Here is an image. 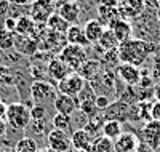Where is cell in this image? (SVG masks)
<instances>
[{
  "instance_id": "6da1fadb",
  "label": "cell",
  "mask_w": 160,
  "mask_h": 152,
  "mask_svg": "<svg viewBox=\"0 0 160 152\" xmlns=\"http://www.w3.org/2000/svg\"><path fill=\"white\" fill-rule=\"evenodd\" d=\"M117 53L120 63L141 67L146 63V59L152 53H155V43L142 38H130L127 42L120 43Z\"/></svg>"
},
{
  "instance_id": "7a4b0ae2",
  "label": "cell",
  "mask_w": 160,
  "mask_h": 152,
  "mask_svg": "<svg viewBox=\"0 0 160 152\" xmlns=\"http://www.w3.org/2000/svg\"><path fill=\"white\" fill-rule=\"evenodd\" d=\"M5 122L15 131H22L31 125V107L24 103H11L7 106Z\"/></svg>"
},
{
  "instance_id": "3957f363",
  "label": "cell",
  "mask_w": 160,
  "mask_h": 152,
  "mask_svg": "<svg viewBox=\"0 0 160 152\" xmlns=\"http://www.w3.org/2000/svg\"><path fill=\"white\" fill-rule=\"evenodd\" d=\"M29 94H31L34 104L45 106L47 103H55L58 91L47 80H34L31 84V88H29Z\"/></svg>"
},
{
  "instance_id": "277c9868",
  "label": "cell",
  "mask_w": 160,
  "mask_h": 152,
  "mask_svg": "<svg viewBox=\"0 0 160 152\" xmlns=\"http://www.w3.org/2000/svg\"><path fill=\"white\" fill-rule=\"evenodd\" d=\"M88 51L83 47H77V45H66L61 51H59V59L68 66L72 72H77L80 66H82L87 59H88Z\"/></svg>"
},
{
  "instance_id": "5b68a950",
  "label": "cell",
  "mask_w": 160,
  "mask_h": 152,
  "mask_svg": "<svg viewBox=\"0 0 160 152\" xmlns=\"http://www.w3.org/2000/svg\"><path fill=\"white\" fill-rule=\"evenodd\" d=\"M130 110H131L130 104H127L122 99H115L109 104L108 109L101 112V117L104 122L106 120H115L120 123H125V122H130Z\"/></svg>"
},
{
  "instance_id": "8992f818",
  "label": "cell",
  "mask_w": 160,
  "mask_h": 152,
  "mask_svg": "<svg viewBox=\"0 0 160 152\" xmlns=\"http://www.w3.org/2000/svg\"><path fill=\"white\" fill-rule=\"evenodd\" d=\"M87 82L80 77L77 72H72L71 75H68L64 80H61L59 84L56 85V90L59 94H68V96H72V98H77L80 94V91L83 90Z\"/></svg>"
},
{
  "instance_id": "52a82bcc",
  "label": "cell",
  "mask_w": 160,
  "mask_h": 152,
  "mask_svg": "<svg viewBox=\"0 0 160 152\" xmlns=\"http://www.w3.org/2000/svg\"><path fill=\"white\" fill-rule=\"evenodd\" d=\"M47 144L55 152H69L72 149L71 134L62 130H50L47 134Z\"/></svg>"
},
{
  "instance_id": "ba28073f",
  "label": "cell",
  "mask_w": 160,
  "mask_h": 152,
  "mask_svg": "<svg viewBox=\"0 0 160 152\" xmlns=\"http://www.w3.org/2000/svg\"><path fill=\"white\" fill-rule=\"evenodd\" d=\"M115 74H117V79L127 87H138V84L141 82V77H142L141 67L131 66V64H123V63L118 64Z\"/></svg>"
},
{
  "instance_id": "9c48e42d",
  "label": "cell",
  "mask_w": 160,
  "mask_h": 152,
  "mask_svg": "<svg viewBox=\"0 0 160 152\" xmlns=\"http://www.w3.org/2000/svg\"><path fill=\"white\" fill-rule=\"evenodd\" d=\"M55 11V5L53 0H34L31 5V18L37 23V24H47L48 18L53 15Z\"/></svg>"
},
{
  "instance_id": "30bf717a",
  "label": "cell",
  "mask_w": 160,
  "mask_h": 152,
  "mask_svg": "<svg viewBox=\"0 0 160 152\" xmlns=\"http://www.w3.org/2000/svg\"><path fill=\"white\" fill-rule=\"evenodd\" d=\"M141 143L148 144L154 150L160 147V122L151 120L144 123L141 130Z\"/></svg>"
},
{
  "instance_id": "8fae6325",
  "label": "cell",
  "mask_w": 160,
  "mask_h": 152,
  "mask_svg": "<svg viewBox=\"0 0 160 152\" xmlns=\"http://www.w3.org/2000/svg\"><path fill=\"white\" fill-rule=\"evenodd\" d=\"M141 139L136 133L123 131L117 139L114 141V152H136L139 147Z\"/></svg>"
},
{
  "instance_id": "7c38bea8",
  "label": "cell",
  "mask_w": 160,
  "mask_h": 152,
  "mask_svg": "<svg viewBox=\"0 0 160 152\" xmlns=\"http://www.w3.org/2000/svg\"><path fill=\"white\" fill-rule=\"evenodd\" d=\"M71 74H72V71L59 58H53L47 64V75H48V79L53 82V84H56V85L59 84L61 80H64L68 75H71Z\"/></svg>"
},
{
  "instance_id": "4fadbf2b",
  "label": "cell",
  "mask_w": 160,
  "mask_h": 152,
  "mask_svg": "<svg viewBox=\"0 0 160 152\" xmlns=\"http://www.w3.org/2000/svg\"><path fill=\"white\" fill-rule=\"evenodd\" d=\"M146 8L144 0H122L118 5V11L123 19H133L142 15Z\"/></svg>"
},
{
  "instance_id": "5bb4252c",
  "label": "cell",
  "mask_w": 160,
  "mask_h": 152,
  "mask_svg": "<svg viewBox=\"0 0 160 152\" xmlns=\"http://www.w3.org/2000/svg\"><path fill=\"white\" fill-rule=\"evenodd\" d=\"M53 107L56 109L58 114H64V115L72 117V114H75L77 109H78V101H77V98H72V96L58 93L55 103H53Z\"/></svg>"
},
{
  "instance_id": "9a60e30c",
  "label": "cell",
  "mask_w": 160,
  "mask_h": 152,
  "mask_svg": "<svg viewBox=\"0 0 160 152\" xmlns=\"http://www.w3.org/2000/svg\"><path fill=\"white\" fill-rule=\"evenodd\" d=\"M15 50L18 54H22V56H34L38 51V42L35 37L16 35L15 37Z\"/></svg>"
},
{
  "instance_id": "2e32d148",
  "label": "cell",
  "mask_w": 160,
  "mask_h": 152,
  "mask_svg": "<svg viewBox=\"0 0 160 152\" xmlns=\"http://www.w3.org/2000/svg\"><path fill=\"white\" fill-rule=\"evenodd\" d=\"M106 29H108V27H106L99 19H88L83 26V32H85V37L90 42V45H96Z\"/></svg>"
},
{
  "instance_id": "e0dca14e",
  "label": "cell",
  "mask_w": 160,
  "mask_h": 152,
  "mask_svg": "<svg viewBox=\"0 0 160 152\" xmlns=\"http://www.w3.org/2000/svg\"><path fill=\"white\" fill-rule=\"evenodd\" d=\"M56 13L61 18H64L69 24H77V21L80 19V13H82V10H80L78 3L72 2V0H66V2H62L59 5Z\"/></svg>"
},
{
  "instance_id": "ac0fdd59",
  "label": "cell",
  "mask_w": 160,
  "mask_h": 152,
  "mask_svg": "<svg viewBox=\"0 0 160 152\" xmlns=\"http://www.w3.org/2000/svg\"><path fill=\"white\" fill-rule=\"evenodd\" d=\"M102 71V67H101V63L99 59L96 58H88L82 66H80V69L77 71V74L82 77L85 82H93Z\"/></svg>"
},
{
  "instance_id": "d6986e66",
  "label": "cell",
  "mask_w": 160,
  "mask_h": 152,
  "mask_svg": "<svg viewBox=\"0 0 160 152\" xmlns=\"http://www.w3.org/2000/svg\"><path fill=\"white\" fill-rule=\"evenodd\" d=\"M64 37H66V43L68 45H77V47H83V48L90 45V42L85 37L83 27H80L78 24H71V27L68 29Z\"/></svg>"
},
{
  "instance_id": "ffe728a7",
  "label": "cell",
  "mask_w": 160,
  "mask_h": 152,
  "mask_svg": "<svg viewBox=\"0 0 160 152\" xmlns=\"http://www.w3.org/2000/svg\"><path fill=\"white\" fill-rule=\"evenodd\" d=\"M37 27H38V24L31 16L24 15V16H19L18 21H16V31H15V34L16 35H22V37H35Z\"/></svg>"
},
{
  "instance_id": "44dd1931",
  "label": "cell",
  "mask_w": 160,
  "mask_h": 152,
  "mask_svg": "<svg viewBox=\"0 0 160 152\" xmlns=\"http://www.w3.org/2000/svg\"><path fill=\"white\" fill-rule=\"evenodd\" d=\"M71 143L74 149H80V150H87L90 152L91 144H93V138L83 130V128H77L71 133Z\"/></svg>"
},
{
  "instance_id": "7402d4cb",
  "label": "cell",
  "mask_w": 160,
  "mask_h": 152,
  "mask_svg": "<svg viewBox=\"0 0 160 152\" xmlns=\"http://www.w3.org/2000/svg\"><path fill=\"white\" fill-rule=\"evenodd\" d=\"M109 29L114 32V35L117 37V40L120 43L127 42V40L131 38V34H133V27L131 24L127 21V19H118L117 23H114Z\"/></svg>"
},
{
  "instance_id": "603a6c76",
  "label": "cell",
  "mask_w": 160,
  "mask_h": 152,
  "mask_svg": "<svg viewBox=\"0 0 160 152\" xmlns=\"http://www.w3.org/2000/svg\"><path fill=\"white\" fill-rule=\"evenodd\" d=\"M47 29L56 32V34H61V35H66V32H68V29L71 27V24L66 21L64 18H61L58 13H53V15L48 18L47 24H45Z\"/></svg>"
},
{
  "instance_id": "cb8c5ba5",
  "label": "cell",
  "mask_w": 160,
  "mask_h": 152,
  "mask_svg": "<svg viewBox=\"0 0 160 152\" xmlns=\"http://www.w3.org/2000/svg\"><path fill=\"white\" fill-rule=\"evenodd\" d=\"M102 136L108 138L111 141H115L117 138L123 133V123L115 122V120H106L102 123V130H101Z\"/></svg>"
},
{
  "instance_id": "d4e9b609",
  "label": "cell",
  "mask_w": 160,
  "mask_h": 152,
  "mask_svg": "<svg viewBox=\"0 0 160 152\" xmlns=\"http://www.w3.org/2000/svg\"><path fill=\"white\" fill-rule=\"evenodd\" d=\"M98 45H99L104 51H115V50H118L120 42L117 40V37L114 35V32H112L111 29H106L104 34H102V37L99 38Z\"/></svg>"
},
{
  "instance_id": "484cf974",
  "label": "cell",
  "mask_w": 160,
  "mask_h": 152,
  "mask_svg": "<svg viewBox=\"0 0 160 152\" xmlns=\"http://www.w3.org/2000/svg\"><path fill=\"white\" fill-rule=\"evenodd\" d=\"M15 37H16L15 32L5 29L3 26L0 27V50L2 51L15 50Z\"/></svg>"
},
{
  "instance_id": "4316f807",
  "label": "cell",
  "mask_w": 160,
  "mask_h": 152,
  "mask_svg": "<svg viewBox=\"0 0 160 152\" xmlns=\"http://www.w3.org/2000/svg\"><path fill=\"white\" fill-rule=\"evenodd\" d=\"M15 152H37L38 150V144L32 136H24L21 139H18V143L15 144Z\"/></svg>"
},
{
  "instance_id": "83f0119b",
  "label": "cell",
  "mask_w": 160,
  "mask_h": 152,
  "mask_svg": "<svg viewBox=\"0 0 160 152\" xmlns=\"http://www.w3.org/2000/svg\"><path fill=\"white\" fill-rule=\"evenodd\" d=\"M51 125L55 130H62V131H69L72 127V119L69 115L64 114H55V117L51 119Z\"/></svg>"
},
{
  "instance_id": "f1b7e54d",
  "label": "cell",
  "mask_w": 160,
  "mask_h": 152,
  "mask_svg": "<svg viewBox=\"0 0 160 152\" xmlns=\"http://www.w3.org/2000/svg\"><path fill=\"white\" fill-rule=\"evenodd\" d=\"M90 152H114V141L104 136H99L98 139L93 141Z\"/></svg>"
},
{
  "instance_id": "f546056e",
  "label": "cell",
  "mask_w": 160,
  "mask_h": 152,
  "mask_svg": "<svg viewBox=\"0 0 160 152\" xmlns=\"http://www.w3.org/2000/svg\"><path fill=\"white\" fill-rule=\"evenodd\" d=\"M28 128H29V131H31L32 134H37V136L48 134V127H47V122H45V120H40V122L32 120L31 125H29Z\"/></svg>"
},
{
  "instance_id": "4dcf8cb0",
  "label": "cell",
  "mask_w": 160,
  "mask_h": 152,
  "mask_svg": "<svg viewBox=\"0 0 160 152\" xmlns=\"http://www.w3.org/2000/svg\"><path fill=\"white\" fill-rule=\"evenodd\" d=\"M47 117V107L42 106V104H34L31 107V119L35 120V122H40V120H45Z\"/></svg>"
},
{
  "instance_id": "1f68e13d",
  "label": "cell",
  "mask_w": 160,
  "mask_h": 152,
  "mask_svg": "<svg viewBox=\"0 0 160 152\" xmlns=\"http://www.w3.org/2000/svg\"><path fill=\"white\" fill-rule=\"evenodd\" d=\"M95 103H96V107H98V110H106L109 107V104L112 103V99L109 98V96H106V94H96V99H95Z\"/></svg>"
},
{
  "instance_id": "d6a6232c",
  "label": "cell",
  "mask_w": 160,
  "mask_h": 152,
  "mask_svg": "<svg viewBox=\"0 0 160 152\" xmlns=\"http://www.w3.org/2000/svg\"><path fill=\"white\" fill-rule=\"evenodd\" d=\"M151 117L155 122H160V101H154L151 107Z\"/></svg>"
},
{
  "instance_id": "836d02e7",
  "label": "cell",
  "mask_w": 160,
  "mask_h": 152,
  "mask_svg": "<svg viewBox=\"0 0 160 152\" xmlns=\"http://www.w3.org/2000/svg\"><path fill=\"white\" fill-rule=\"evenodd\" d=\"M16 21H18V18L8 16L5 19V23H3V27H5V29H8V31H11V32H15L16 31Z\"/></svg>"
},
{
  "instance_id": "e575fe53",
  "label": "cell",
  "mask_w": 160,
  "mask_h": 152,
  "mask_svg": "<svg viewBox=\"0 0 160 152\" xmlns=\"http://www.w3.org/2000/svg\"><path fill=\"white\" fill-rule=\"evenodd\" d=\"M99 2V5H102V7H112V8H117L118 5H120V2L122 0H98Z\"/></svg>"
},
{
  "instance_id": "d590c367",
  "label": "cell",
  "mask_w": 160,
  "mask_h": 152,
  "mask_svg": "<svg viewBox=\"0 0 160 152\" xmlns=\"http://www.w3.org/2000/svg\"><path fill=\"white\" fill-rule=\"evenodd\" d=\"M7 131H8V123L5 122V119H0V138L7 136Z\"/></svg>"
},
{
  "instance_id": "8d00e7d4",
  "label": "cell",
  "mask_w": 160,
  "mask_h": 152,
  "mask_svg": "<svg viewBox=\"0 0 160 152\" xmlns=\"http://www.w3.org/2000/svg\"><path fill=\"white\" fill-rule=\"evenodd\" d=\"M138 152H155L152 147H149L148 144H144V143H139V147H138Z\"/></svg>"
},
{
  "instance_id": "74e56055",
  "label": "cell",
  "mask_w": 160,
  "mask_h": 152,
  "mask_svg": "<svg viewBox=\"0 0 160 152\" xmlns=\"http://www.w3.org/2000/svg\"><path fill=\"white\" fill-rule=\"evenodd\" d=\"M154 98L155 101H160V84L154 87Z\"/></svg>"
},
{
  "instance_id": "f35d334b",
  "label": "cell",
  "mask_w": 160,
  "mask_h": 152,
  "mask_svg": "<svg viewBox=\"0 0 160 152\" xmlns=\"http://www.w3.org/2000/svg\"><path fill=\"white\" fill-rule=\"evenodd\" d=\"M5 112H7V106L0 101V119H5Z\"/></svg>"
},
{
  "instance_id": "ab89813d",
  "label": "cell",
  "mask_w": 160,
  "mask_h": 152,
  "mask_svg": "<svg viewBox=\"0 0 160 152\" xmlns=\"http://www.w3.org/2000/svg\"><path fill=\"white\" fill-rule=\"evenodd\" d=\"M37 152H55V150H51L50 147H45V149H38Z\"/></svg>"
},
{
  "instance_id": "60d3db41",
  "label": "cell",
  "mask_w": 160,
  "mask_h": 152,
  "mask_svg": "<svg viewBox=\"0 0 160 152\" xmlns=\"http://www.w3.org/2000/svg\"><path fill=\"white\" fill-rule=\"evenodd\" d=\"M69 152H87V150H80V149H74V147H72Z\"/></svg>"
},
{
  "instance_id": "b9f144b4",
  "label": "cell",
  "mask_w": 160,
  "mask_h": 152,
  "mask_svg": "<svg viewBox=\"0 0 160 152\" xmlns=\"http://www.w3.org/2000/svg\"><path fill=\"white\" fill-rule=\"evenodd\" d=\"M8 152H15V149H10V150H8Z\"/></svg>"
},
{
  "instance_id": "7bdbcfd3",
  "label": "cell",
  "mask_w": 160,
  "mask_h": 152,
  "mask_svg": "<svg viewBox=\"0 0 160 152\" xmlns=\"http://www.w3.org/2000/svg\"><path fill=\"white\" fill-rule=\"evenodd\" d=\"M155 2H160V0H155Z\"/></svg>"
}]
</instances>
